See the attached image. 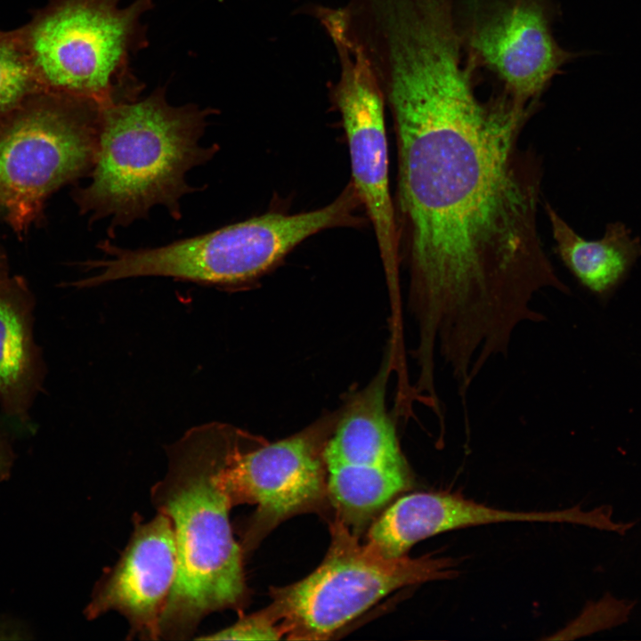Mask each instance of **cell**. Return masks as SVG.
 Masks as SVG:
<instances>
[{
	"label": "cell",
	"instance_id": "1",
	"mask_svg": "<svg viewBox=\"0 0 641 641\" xmlns=\"http://www.w3.org/2000/svg\"><path fill=\"white\" fill-rule=\"evenodd\" d=\"M397 146L401 263L418 335L446 345L493 342L540 316L544 290L570 289L539 231L542 164L523 147L538 104L475 87L387 103Z\"/></svg>",
	"mask_w": 641,
	"mask_h": 641
},
{
	"label": "cell",
	"instance_id": "2",
	"mask_svg": "<svg viewBox=\"0 0 641 641\" xmlns=\"http://www.w3.org/2000/svg\"><path fill=\"white\" fill-rule=\"evenodd\" d=\"M231 426H194L166 447L167 470L151 502L173 525L177 571L159 621V639L191 638L209 613L247 598L242 552L229 520L225 476Z\"/></svg>",
	"mask_w": 641,
	"mask_h": 641
},
{
	"label": "cell",
	"instance_id": "3",
	"mask_svg": "<svg viewBox=\"0 0 641 641\" xmlns=\"http://www.w3.org/2000/svg\"><path fill=\"white\" fill-rule=\"evenodd\" d=\"M213 112L192 103L171 105L164 86L142 100L101 107L91 183L74 191L80 214L91 223L110 218L112 238L118 227L148 216L155 206L179 220L180 199L199 190L186 174L218 150L199 143Z\"/></svg>",
	"mask_w": 641,
	"mask_h": 641
},
{
	"label": "cell",
	"instance_id": "4",
	"mask_svg": "<svg viewBox=\"0 0 641 641\" xmlns=\"http://www.w3.org/2000/svg\"><path fill=\"white\" fill-rule=\"evenodd\" d=\"M361 206L350 182L330 204L310 212L267 213L198 236L147 248L99 243L101 259L83 263L85 288L118 280L168 277L204 285L231 286L263 274L311 236L330 228L357 227Z\"/></svg>",
	"mask_w": 641,
	"mask_h": 641
},
{
	"label": "cell",
	"instance_id": "5",
	"mask_svg": "<svg viewBox=\"0 0 641 641\" xmlns=\"http://www.w3.org/2000/svg\"><path fill=\"white\" fill-rule=\"evenodd\" d=\"M48 0L20 28L42 91L95 101L101 107L139 99L144 85L131 60L149 42L142 15L153 0Z\"/></svg>",
	"mask_w": 641,
	"mask_h": 641
},
{
	"label": "cell",
	"instance_id": "6",
	"mask_svg": "<svg viewBox=\"0 0 641 641\" xmlns=\"http://www.w3.org/2000/svg\"><path fill=\"white\" fill-rule=\"evenodd\" d=\"M101 106L38 91L0 117V207L18 231L61 186L90 175Z\"/></svg>",
	"mask_w": 641,
	"mask_h": 641
},
{
	"label": "cell",
	"instance_id": "7",
	"mask_svg": "<svg viewBox=\"0 0 641 641\" xmlns=\"http://www.w3.org/2000/svg\"><path fill=\"white\" fill-rule=\"evenodd\" d=\"M321 564L303 580L277 588L265 610L288 639H327L391 592L405 586L454 578V561L427 556L385 558L338 518Z\"/></svg>",
	"mask_w": 641,
	"mask_h": 641
},
{
	"label": "cell",
	"instance_id": "8",
	"mask_svg": "<svg viewBox=\"0 0 641 641\" xmlns=\"http://www.w3.org/2000/svg\"><path fill=\"white\" fill-rule=\"evenodd\" d=\"M558 0H453L456 30L467 63L526 104L540 98L563 68L584 52L564 48L554 25Z\"/></svg>",
	"mask_w": 641,
	"mask_h": 641
},
{
	"label": "cell",
	"instance_id": "9",
	"mask_svg": "<svg viewBox=\"0 0 641 641\" xmlns=\"http://www.w3.org/2000/svg\"><path fill=\"white\" fill-rule=\"evenodd\" d=\"M387 364L353 402L323 446L327 492L347 527L368 521L411 484L385 406Z\"/></svg>",
	"mask_w": 641,
	"mask_h": 641
},
{
	"label": "cell",
	"instance_id": "10",
	"mask_svg": "<svg viewBox=\"0 0 641 641\" xmlns=\"http://www.w3.org/2000/svg\"><path fill=\"white\" fill-rule=\"evenodd\" d=\"M330 39L340 65L330 98L340 114L348 142L351 183L372 223L390 288L396 293L400 239L389 190L384 95L361 52L343 39Z\"/></svg>",
	"mask_w": 641,
	"mask_h": 641
},
{
	"label": "cell",
	"instance_id": "11",
	"mask_svg": "<svg viewBox=\"0 0 641 641\" xmlns=\"http://www.w3.org/2000/svg\"><path fill=\"white\" fill-rule=\"evenodd\" d=\"M250 435L231 426L226 483L233 506H257L254 528L273 527L318 506L327 492L322 450L306 434L256 448Z\"/></svg>",
	"mask_w": 641,
	"mask_h": 641
},
{
	"label": "cell",
	"instance_id": "12",
	"mask_svg": "<svg viewBox=\"0 0 641 641\" xmlns=\"http://www.w3.org/2000/svg\"><path fill=\"white\" fill-rule=\"evenodd\" d=\"M133 523L119 559L94 585L85 614L94 620L118 612L129 623V638L158 640L160 618L177 571L174 532L161 512L149 521L135 513Z\"/></svg>",
	"mask_w": 641,
	"mask_h": 641
},
{
	"label": "cell",
	"instance_id": "13",
	"mask_svg": "<svg viewBox=\"0 0 641 641\" xmlns=\"http://www.w3.org/2000/svg\"><path fill=\"white\" fill-rule=\"evenodd\" d=\"M603 513L583 512L578 507L516 512L448 493H412L397 499L373 523L366 544L385 558H396L417 542L454 529L500 522H567L601 528L605 523Z\"/></svg>",
	"mask_w": 641,
	"mask_h": 641
},
{
	"label": "cell",
	"instance_id": "14",
	"mask_svg": "<svg viewBox=\"0 0 641 641\" xmlns=\"http://www.w3.org/2000/svg\"><path fill=\"white\" fill-rule=\"evenodd\" d=\"M555 250L574 277L591 292L605 296L612 292L641 255L638 238L621 222L607 224L602 239L588 240L580 237L545 202Z\"/></svg>",
	"mask_w": 641,
	"mask_h": 641
},
{
	"label": "cell",
	"instance_id": "15",
	"mask_svg": "<svg viewBox=\"0 0 641 641\" xmlns=\"http://www.w3.org/2000/svg\"><path fill=\"white\" fill-rule=\"evenodd\" d=\"M31 310L21 282L0 280V401L9 413L20 416L26 413L42 372Z\"/></svg>",
	"mask_w": 641,
	"mask_h": 641
},
{
	"label": "cell",
	"instance_id": "16",
	"mask_svg": "<svg viewBox=\"0 0 641 641\" xmlns=\"http://www.w3.org/2000/svg\"><path fill=\"white\" fill-rule=\"evenodd\" d=\"M38 91L20 28L0 31V117Z\"/></svg>",
	"mask_w": 641,
	"mask_h": 641
},
{
	"label": "cell",
	"instance_id": "17",
	"mask_svg": "<svg viewBox=\"0 0 641 641\" xmlns=\"http://www.w3.org/2000/svg\"><path fill=\"white\" fill-rule=\"evenodd\" d=\"M284 635L280 625L266 613L243 616L233 625L207 636L200 640H277Z\"/></svg>",
	"mask_w": 641,
	"mask_h": 641
},
{
	"label": "cell",
	"instance_id": "18",
	"mask_svg": "<svg viewBox=\"0 0 641 641\" xmlns=\"http://www.w3.org/2000/svg\"><path fill=\"white\" fill-rule=\"evenodd\" d=\"M12 465V456L6 444L0 441V481L8 475Z\"/></svg>",
	"mask_w": 641,
	"mask_h": 641
},
{
	"label": "cell",
	"instance_id": "19",
	"mask_svg": "<svg viewBox=\"0 0 641 641\" xmlns=\"http://www.w3.org/2000/svg\"><path fill=\"white\" fill-rule=\"evenodd\" d=\"M2 279H4V278H3V273H2V270H1V264H0V280H2Z\"/></svg>",
	"mask_w": 641,
	"mask_h": 641
}]
</instances>
